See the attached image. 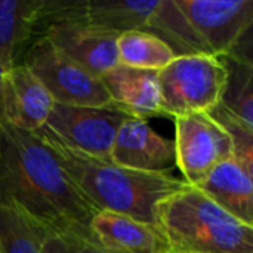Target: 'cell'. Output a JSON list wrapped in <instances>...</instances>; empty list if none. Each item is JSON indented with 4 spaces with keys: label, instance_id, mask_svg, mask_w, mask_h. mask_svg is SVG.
Listing matches in <instances>:
<instances>
[{
    "label": "cell",
    "instance_id": "1",
    "mask_svg": "<svg viewBox=\"0 0 253 253\" xmlns=\"http://www.w3.org/2000/svg\"><path fill=\"white\" fill-rule=\"evenodd\" d=\"M0 205L30 216L49 234L90 239L96 211L33 132L0 119Z\"/></svg>",
    "mask_w": 253,
    "mask_h": 253
},
{
    "label": "cell",
    "instance_id": "2",
    "mask_svg": "<svg viewBox=\"0 0 253 253\" xmlns=\"http://www.w3.org/2000/svg\"><path fill=\"white\" fill-rule=\"evenodd\" d=\"M64 172L96 212H114L154 227L156 209L166 197L185 188L182 178L122 168L67 147L44 127L36 132Z\"/></svg>",
    "mask_w": 253,
    "mask_h": 253
},
{
    "label": "cell",
    "instance_id": "3",
    "mask_svg": "<svg viewBox=\"0 0 253 253\" xmlns=\"http://www.w3.org/2000/svg\"><path fill=\"white\" fill-rule=\"evenodd\" d=\"M42 10L117 34L127 31L153 34L163 40L176 56L212 55L176 0H43Z\"/></svg>",
    "mask_w": 253,
    "mask_h": 253
},
{
    "label": "cell",
    "instance_id": "4",
    "mask_svg": "<svg viewBox=\"0 0 253 253\" xmlns=\"http://www.w3.org/2000/svg\"><path fill=\"white\" fill-rule=\"evenodd\" d=\"M154 228L169 253H253V225L191 185L159 203Z\"/></svg>",
    "mask_w": 253,
    "mask_h": 253
},
{
    "label": "cell",
    "instance_id": "5",
    "mask_svg": "<svg viewBox=\"0 0 253 253\" xmlns=\"http://www.w3.org/2000/svg\"><path fill=\"white\" fill-rule=\"evenodd\" d=\"M163 117L209 113L221 101L227 71L222 61L209 53L175 58L157 73Z\"/></svg>",
    "mask_w": 253,
    "mask_h": 253
},
{
    "label": "cell",
    "instance_id": "6",
    "mask_svg": "<svg viewBox=\"0 0 253 253\" xmlns=\"http://www.w3.org/2000/svg\"><path fill=\"white\" fill-rule=\"evenodd\" d=\"M21 64L42 82L56 104L80 107L111 104L101 77L70 59L44 37L31 40Z\"/></svg>",
    "mask_w": 253,
    "mask_h": 253
},
{
    "label": "cell",
    "instance_id": "7",
    "mask_svg": "<svg viewBox=\"0 0 253 253\" xmlns=\"http://www.w3.org/2000/svg\"><path fill=\"white\" fill-rule=\"evenodd\" d=\"M129 117L132 114L114 102L98 107L55 102L43 127L73 150L110 160L116 135Z\"/></svg>",
    "mask_w": 253,
    "mask_h": 253
},
{
    "label": "cell",
    "instance_id": "8",
    "mask_svg": "<svg viewBox=\"0 0 253 253\" xmlns=\"http://www.w3.org/2000/svg\"><path fill=\"white\" fill-rule=\"evenodd\" d=\"M37 37L47 39L59 52L98 77L120 64L117 33L46 13L42 10V6L34 22L31 40Z\"/></svg>",
    "mask_w": 253,
    "mask_h": 253
},
{
    "label": "cell",
    "instance_id": "9",
    "mask_svg": "<svg viewBox=\"0 0 253 253\" xmlns=\"http://www.w3.org/2000/svg\"><path fill=\"white\" fill-rule=\"evenodd\" d=\"M175 122V166L182 179L199 187L221 162L234 156L230 135L208 113H191Z\"/></svg>",
    "mask_w": 253,
    "mask_h": 253
},
{
    "label": "cell",
    "instance_id": "10",
    "mask_svg": "<svg viewBox=\"0 0 253 253\" xmlns=\"http://www.w3.org/2000/svg\"><path fill=\"white\" fill-rule=\"evenodd\" d=\"M215 56L231 53L253 30V0H176Z\"/></svg>",
    "mask_w": 253,
    "mask_h": 253
},
{
    "label": "cell",
    "instance_id": "11",
    "mask_svg": "<svg viewBox=\"0 0 253 253\" xmlns=\"http://www.w3.org/2000/svg\"><path fill=\"white\" fill-rule=\"evenodd\" d=\"M110 160L132 170L170 173L175 168V145L173 141L159 135L147 120L132 116L120 126Z\"/></svg>",
    "mask_w": 253,
    "mask_h": 253
},
{
    "label": "cell",
    "instance_id": "12",
    "mask_svg": "<svg viewBox=\"0 0 253 253\" xmlns=\"http://www.w3.org/2000/svg\"><path fill=\"white\" fill-rule=\"evenodd\" d=\"M90 240L110 253H169L160 233L144 222L114 212H96L89 225Z\"/></svg>",
    "mask_w": 253,
    "mask_h": 253
},
{
    "label": "cell",
    "instance_id": "13",
    "mask_svg": "<svg viewBox=\"0 0 253 253\" xmlns=\"http://www.w3.org/2000/svg\"><path fill=\"white\" fill-rule=\"evenodd\" d=\"M53 104L46 87L24 64L7 71L4 120L36 133L46 125Z\"/></svg>",
    "mask_w": 253,
    "mask_h": 253
},
{
    "label": "cell",
    "instance_id": "14",
    "mask_svg": "<svg viewBox=\"0 0 253 253\" xmlns=\"http://www.w3.org/2000/svg\"><path fill=\"white\" fill-rule=\"evenodd\" d=\"M159 71L136 70L119 64L101 80L111 98V102L126 110L129 114L148 119L162 116V96L159 86Z\"/></svg>",
    "mask_w": 253,
    "mask_h": 253
},
{
    "label": "cell",
    "instance_id": "15",
    "mask_svg": "<svg viewBox=\"0 0 253 253\" xmlns=\"http://www.w3.org/2000/svg\"><path fill=\"white\" fill-rule=\"evenodd\" d=\"M196 188L234 218L253 225V170L237 159L221 162Z\"/></svg>",
    "mask_w": 253,
    "mask_h": 253
},
{
    "label": "cell",
    "instance_id": "16",
    "mask_svg": "<svg viewBox=\"0 0 253 253\" xmlns=\"http://www.w3.org/2000/svg\"><path fill=\"white\" fill-rule=\"evenodd\" d=\"M42 0H0V62L10 70L31 43Z\"/></svg>",
    "mask_w": 253,
    "mask_h": 253
},
{
    "label": "cell",
    "instance_id": "17",
    "mask_svg": "<svg viewBox=\"0 0 253 253\" xmlns=\"http://www.w3.org/2000/svg\"><path fill=\"white\" fill-rule=\"evenodd\" d=\"M117 55L122 65L150 71H160L178 58L163 40L142 31L119 34Z\"/></svg>",
    "mask_w": 253,
    "mask_h": 253
},
{
    "label": "cell",
    "instance_id": "18",
    "mask_svg": "<svg viewBox=\"0 0 253 253\" xmlns=\"http://www.w3.org/2000/svg\"><path fill=\"white\" fill-rule=\"evenodd\" d=\"M218 58L227 71L219 105L253 129V64L230 55Z\"/></svg>",
    "mask_w": 253,
    "mask_h": 253
},
{
    "label": "cell",
    "instance_id": "19",
    "mask_svg": "<svg viewBox=\"0 0 253 253\" xmlns=\"http://www.w3.org/2000/svg\"><path fill=\"white\" fill-rule=\"evenodd\" d=\"M47 236L19 209L0 205V253H42Z\"/></svg>",
    "mask_w": 253,
    "mask_h": 253
},
{
    "label": "cell",
    "instance_id": "20",
    "mask_svg": "<svg viewBox=\"0 0 253 253\" xmlns=\"http://www.w3.org/2000/svg\"><path fill=\"white\" fill-rule=\"evenodd\" d=\"M208 114L230 135L234 147L233 157L253 170V129L248 127L219 104L213 107Z\"/></svg>",
    "mask_w": 253,
    "mask_h": 253
},
{
    "label": "cell",
    "instance_id": "21",
    "mask_svg": "<svg viewBox=\"0 0 253 253\" xmlns=\"http://www.w3.org/2000/svg\"><path fill=\"white\" fill-rule=\"evenodd\" d=\"M67 240L70 245L73 253H110L95 245L90 239H83V237H62Z\"/></svg>",
    "mask_w": 253,
    "mask_h": 253
},
{
    "label": "cell",
    "instance_id": "22",
    "mask_svg": "<svg viewBox=\"0 0 253 253\" xmlns=\"http://www.w3.org/2000/svg\"><path fill=\"white\" fill-rule=\"evenodd\" d=\"M42 253H73L70 245L61 236L49 234L43 243Z\"/></svg>",
    "mask_w": 253,
    "mask_h": 253
},
{
    "label": "cell",
    "instance_id": "23",
    "mask_svg": "<svg viewBox=\"0 0 253 253\" xmlns=\"http://www.w3.org/2000/svg\"><path fill=\"white\" fill-rule=\"evenodd\" d=\"M7 68L0 62V119L6 116V80H7Z\"/></svg>",
    "mask_w": 253,
    "mask_h": 253
}]
</instances>
